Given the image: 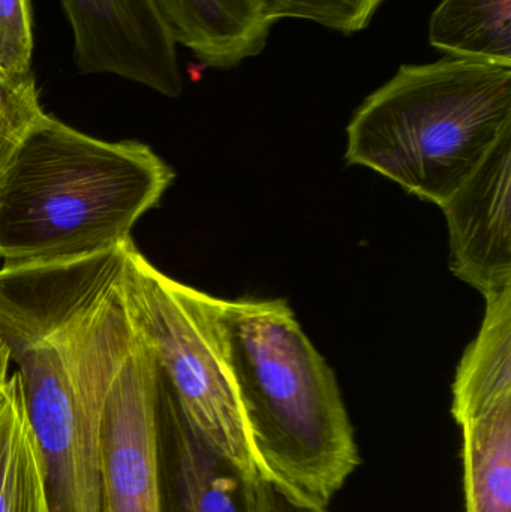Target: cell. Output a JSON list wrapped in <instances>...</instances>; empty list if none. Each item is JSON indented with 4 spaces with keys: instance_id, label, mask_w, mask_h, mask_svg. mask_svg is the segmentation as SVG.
Here are the masks:
<instances>
[{
    "instance_id": "4",
    "label": "cell",
    "mask_w": 511,
    "mask_h": 512,
    "mask_svg": "<svg viewBox=\"0 0 511 512\" xmlns=\"http://www.w3.org/2000/svg\"><path fill=\"white\" fill-rule=\"evenodd\" d=\"M126 265L129 303L165 390L212 447L258 471L231 363L225 300L165 276L132 240Z\"/></svg>"
},
{
    "instance_id": "17",
    "label": "cell",
    "mask_w": 511,
    "mask_h": 512,
    "mask_svg": "<svg viewBox=\"0 0 511 512\" xmlns=\"http://www.w3.org/2000/svg\"><path fill=\"white\" fill-rule=\"evenodd\" d=\"M257 489L260 512H329L327 507L261 472L258 474Z\"/></svg>"
},
{
    "instance_id": "2",
    "label": "cell",
    "mask_w": 511,
    "mask_h": 512,
    "mask_svg": "<svg viewBox=\"0 0 511 512\" xmlns=\"http://www.w3.org/2000/svg\"><path fill=\"white\" fill-rule=\"evenodd\" d=\"M231 363L261 474L329 507L360 465L335 373L284 300H225Z\"/></svg>"
},
{
    "instance_id": "13",
    "label": "cell",
    "mask_w": 511,
    "mask_h": 512,
    "mask_svg": "<svg viewBox=\"0 0 511 512\" xmlns=\"http://www.w3.org/2000/svg\"><path fill=\"white\" fill-rule=\"evenodd\" d=\"M429 44L447 56L511 66V0H443Z\"/></svg>"
},
{
    "instance_id": "7",
    "label": "cell",
    "mask_w": 511,
    "mask_h": 512,
    "mask_svg": "<svg viewBox=\"0 0 511 512\" xmlns=\"http://www.w3.org/2000/svg\"><path fill=\"white\" fill-rule=\"evenodd\" d=\"M441 209L455 276L485 298L511 288V132Z\"/></svg>"
},
{
    "instance_id": "3",
    "label": "cell",
    "mask_w": 511,
    "mask_h": 512,
    "mask_svg": "<svg viewBox=\"0 0 511 512\" xmlns=\"http://www.w3.org/2000/svg\"><path fill=\"white\" fill-rule=\"evenodd\" d=\"M511 132V66L447 56L402 65L347 128L345 161L443 206Z\"/></svg>"
},
{
    "instance_id": "10",
    "label": "cell",
    "mask_w": 511,
    "mask_h": 512,
    "mask_svg": "<svg viewBox=\"0 0 511 512\" xmlns=\"http://www.w3.org/2000/svg\"><path fill=\"white\" fill-rule=\"evenodd\" d=\"M485 300L482 328L453 382L452 414L458 424L511 397V288Z\"/></svg>"
},
{
    "instance_id": "11",
    "label": "cell",
    "mask_w": 511,
    "mask_h": 512,
    "mask_svg": "<svg viewBox=\"0 0 511 512\" xmlns=\"http://www.w3.org/2000/svg\"><path fill=\"white\" fill-rule=\"evenodd\" d=\"M459 426L467 512H511V397Z\"/></svg>"
},
{
    "instance_id": "5",
    "label": "cell",
    "mask_w": 511,
    "mask_h": 512,
    "mask_svg": "<svg viewBox=\"0 0 511 512\" xmlns=\"http://www.w3.org/2000/svg\"><path fill=\"white\" fill-rule=\"evenodd\" d=\"M158 390L155 354L138 330L102 412L101 512H159Z\"/></svg>"
},
{
    "instance_id": "16",
    "label": "cell",
    "mask_w": 511,
    "mask_h": 512,
    "mask_svg": "<svg viewBox=\"0 0 511 512\" xmlns=\"http://www.w3.org/2000/svg\"><path fill=\"white\" fill-rule=\"evenodd\" d=\"M32 56L30 0H0V77L30 74Z\"/></svg>"
},
{
    "instance_id": "12",
    "label": "cell",
    "mask_w": 511,
    "mask_h": 512,
    "mask_svg": "<svg viewBox=\"0 0 511 512\" xmlns=\"http://www.w3.org/2000/svg\"><path fill=\"white\" fill-rule=\"evenodd\" d=\"M0 512H51L18 372L0 396Z\"/></svg>"
},
{
    "instance_id": "14",
    "label": "cell",
    "mask_w": 511,
    "mask_h": 512,
    "mask_svg": "<svg viewBox=\"0 0 511 512\" xmlns=\"http://www.w3.org/2000/svg\"><path fill=\"white\" fill-rule=\"evenodd\" d=\"M44 114L32 72L0 77V182Z\"/></svg>"
},
{
    "instance_id": "6",
    "label": "cell",
    "mask_w": 511,
    "mask_h": 512,
    "mask_svg": "<svg viewBox=\"0 0 511 512\" xmlns=\"http://www.w3.org/2000/svg\"><path fill=\"white\" fill-rule=\"evenodd\" d=\"M81 74H107L168 98L183 90L177 44L155 0H60Z\"/></svg>"
},
{
    "instance_id": "9",
    "label": "cell",
    "mask_w": 511,
    "mask_h": 512,
    "mask_svg": "<svg viewBox=\"0 0 511 512\" xmlns=\"http://www.w3.org/2000/svg\"><path fill=\"white\" fill-rule=\"evenodd\" d=\"M177 45L204 66L231 69L263 53L275 24L258 0H155Z\"/></svg>"
},
{
    "instance_id": "8",
    "label": "cell",
    "mask_w": 511,
    "mask_h": 512,
    "mask_svg": "<svg viewBox=\"0 0 511 512\" xmlns=\"http://www.w3.org/2000/svg\"><path fill=\"white\" fill-rule=\"evenodd\" d=\"M159 512H260V472L212 447L183 417L159 378Z\"/></svg>"
},
{
    "instance_id": "18",
    "label": "cell",
    "mask_w": 511,
    "mask_h": 512,
    "mask_svg": "<svg viewBox=\"0 0 511 512\" xmlns=\"http://www.w3.org/2000/svg\"><path fill=\"white\" fill-rule=\"evenodd\" d=\"M9 364H11V357H9L8 349L0 342V396H2L9 376H11L9 375Z\"/></svg>"
},
{
    "instance_id": "15",
    "label": "cell",
    "mask_w": 511,
    "mask_h": 512,
    "mask_svg": "<svg viewBox=\"0 0 511 512\" xmlns=\"http://www.w3.org/2000/svg\"><path fill=\"white\" fill-rule=\"evenodd\" d=\"M273 24L305 20L351 35L369 26L386 0H258Z\"/></svg>"
},
{
    "instance_id": "1",
    "label": "cell",
    "mask_w": 511,
    "mask_h": 512,
    "mask_svg": "<svg viewBox=\"0 0 511 512\" xmlns=\"http://www.w3.org/2000/svg\"><path fill=\"white\" fill-rule=\"evenodd\" d=\"M173 180L170 165L147 144L98 140L45 113L0 182L3 265L117 248Z\"/></svg>"
}]
</instances>
